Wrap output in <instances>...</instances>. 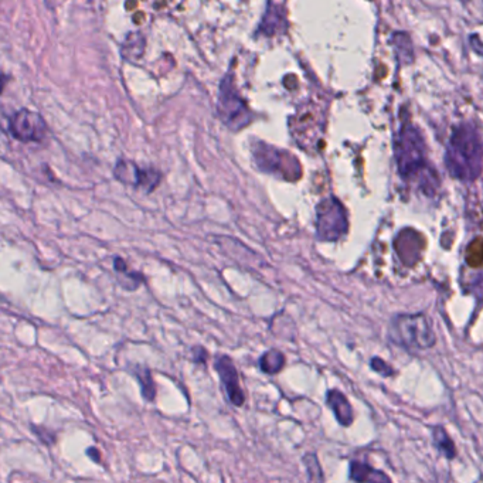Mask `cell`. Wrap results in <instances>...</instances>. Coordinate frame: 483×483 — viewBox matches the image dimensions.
<instances>
[{
    "mask_svg": "<svg viewBox=\"0 0 483 483\" xmlns=\"http://www.w3.org/2000/svg\"><path fill=\"white\" fill-rule=\"evenodd\" d=\"M396 159L403 179L418 183L427 193L437 191L440 177L430 167L427 149L420 131L415 127H404L396 142Z\"/></svg>",
    "mask_w": 483,
    "mask_h": 483,
    "instance_id": "6da1fadb",
    "label": "cell"
},
{
    "mask_svg": "<svg viewBox=\"0 0 483 483\" xmlns=\"http://www.w3.org/2000/svg\"><path fill=\"white\" fill-rule=\"evenodd\" d=\"M448 171L462 181H474L482 169V142L479 131L471 125H460L450 139L447 151Z\"/></svg>",
    "mask_w": 483,
    "mask_h": 483,
    "instance_id": "7a4b0ae2",
    "label": "cell"
},
{
    "mask_svg": "<svg viewBox=\"0 0 483 483\" xmlns=\"http://www.w3.org/2000/svg\"><path fill=\"white\" fill-rule=\"evenodd\" d=\"M388 339L405 350H428L437 344V334L427 314H398L388 326Z\"/></svg>",
    "mask_w": 483,
    "mask_h": 483,
    "instance_id": "3957f363",
    "label": "cell"
},
{
    "mask_svg": "<svg viewBox=\"0 0 483 483\" xmlns=\"http://www.w3.org/2000/svg\"><path fill=\"white\" fill-rule=\"evenodd\" d=\"M218 114L223 122L233 131H240L253 120L245 101L238 95L230 75H227L220 85Z\"/></svg>",
    "mask_w": 483,
    "mask_h": 483,
    "instance_id": "277c9868",
    "label": "cell"
},
{
    "mask_svg": "<svg viewBox=\"0 0 483 483\" xmlns=\"http://www.w3.org/2000/svg\"><path fill=\"white\" fill-rule=\"evenodd\" d=\"M317 234L324 241H334L347 231V216L341 203L329 197L322 200L317 208Z\"/></svg>",
    "mask_w": 483,
    "mask_h": 483,
    "instance_id": "5b68a950",
    "label": "cell"
},
{
    "mask_svg": "<svg viewBox=\"0 0 483 483\" xmlns=\"http://www.w3.org/2000/svg\"><path fill=\"white\" fill-rule=\"evenodd\" d=\"M9 129L20 142H41L47 134V124L40 114L23 108L11 115Z\"/></svg>",
    "mask_w": 483,
    "mask_h": 483,
    "instance_id": "8992f818",
    "label": "cell"
},
{
    "mask_svg": "<svg viewBox=\"0 0 483 483\" xmlns=\"http://www.w3.org/2000/svg\"><path fill=\"white\" fill-rule=\"evenodd\" d=\"M214 370L220 377L221 388L228 403L234 407H243L245 403V393L233 359L227 354H218L214 359Z\"/></svg>",
    "mask_w": 483,
    "mask_h": 483,
    "instance_id": "52a82bcc",
    "label": "cell"
},
{
    "mask_svg": "<svg viewBox=\"0 0 483 483\" xmlns=\"http://www.w3.org/2000/svg\"><path fill=\"white\" fill-rule=\"evenodd\" d=\"M114 176L125 184H131L134 187L144 189L151 193L161 183V174L154 167L141 169L135 161L121 159L114 169Z\"/></svg>",
    "mask_w": 483,
    "mask_h": 483,
    "instance_id": "ba28073f",
    "label": "cell"
},
{
    "mask_svg": "<svg viewBox=\"0 0 483 483\" xmlns=\"http://www.w3.org/2000/svg\"><path fill=\"white\" fill-rule=\"evenodd\" d=\"M326 404L331 410L340 427L349 428L354 423V411L349 398L339 390L330 388L326 393Z\"/></svg>",
    "mask_w": 483,
    "mask_h": 483,
    "instance_id": "9c48e42d",
    "label": "cell"
},
{
    "mask_svg": "<svg viewBox=\"0 0 483 483\" xmlns=\"http://www.w3.org/2000/svg\"><path fill=\"white\" fill-rule=\"evenodd\" d=\"M349 478L354 483H393L384 471L357 460L349 464Z\"/></svg>",
    "mask_w": 483,
    "mask_h": 483,
    "instance_id": "30bf717a",
    "label": "cell"
},
{
    "mask_svg": "<svg viewBox=\"0 0 483 483\" xmlns=\"http://www.w3.org/2000/svg\"><path fill=\"white\" fill-rule=\"evenodd\" d=\"M260 370L268 376L280 374L287 366V356L278 349H270L264 351L258 360Z\"/></svg>",
    "mask_w": 483,
    "mask_h": 483,
    "instance_id": "8fae6325",
    "label": "cell"
},
{
    "mask_svg": "<svg viewBox=\"0 0 483 483\" xmlns=\"http://www.w3.org/2000/svg\"><path fill=\"white\" fill-rule=\"evenodd\" d=\"M432 442H434L435 450L447 460L452 461L458 457L457 445L454 440L451 438V435L448 434V431L442 425L432 427Z\"/></svg>",
    "mask_w": 483,
    "mask_h": 483,
    "instance_id": "7c38bea8",
    "label": "cell"
},
{
    "mask_svg": "<svg viewBox=\"0 0 483 483\" xmlns=\"http://www.w3.org/2000/svg\"><path fill=\"white\" fill-rule=\"evenodd\" d=\"M114 268H115V272L118 275L120 284L127 291H135L142 285V282H144L142 274H139L137 271H131L128 264L122 258L117 257L114 260Z\"/></svg>",
    "mask_w": 483,
    "mask_h": 483,
    "instance_id": "4fadbf2b",
    "label": "cell"
},
{
    "mask_svg": "<svg viewBox=\"0 0 483 483\" xmlns=\"http://www.w3.org/2000/svg\"><path fill=\"white\" fill-rule=\"evenodd\" d=\"M145 51V37L139 31L129 33L121 47V54L125 60L132 61L142 57Z\"/></svg>",
    "mask_w": 483,
    "mask_h": 483,
    "instance_id": "5bb4252c",
    "label": "cell"
},
{
    "mask_svg": "<svg viewBox=\"0 0 483 483\" xmlns=\"http://www.w3.org/2000/svg\"><path fill=\"white\" fill-rule=\"evenodd\" d=\"M134 373H135V376L138 378V383L141 386L142 397L147 401H154L155 397H156V384L154 381L151 370L147 368V367H142V366H137L134 368Z\"/></svg>",
    "mask_w": 483,
    "mask_h": 483,
    "instance_id": "9a60e30c",
    "label": "cell"
},
{
    "mask_svg": "<svg viewBox=\"0 0 483 483\" xmlns=\"http://www.w3.org/2000/svg\"><path fill=\"white\" fill-rule=\"evenodd\" d=\"M370 368L374 373H377L378 376L384 377V378H390V377L396 376L394 367L390 363H387L384 359L378 357V356H374V357L370 359Z\"/></svg>",
    "mask_w": 483,
    "mask_h": 483,
    "instance_id": "2e32d148",
    "label": "cell"
},
{
    "mask_svg": "<svg viewBox=\"0 0 483 483\" xmlns=\"http://www.w3.org/2000/svg\"><path fill=\"white\" fill-rule=\"evenodd\" d=\"M191 360L196 364H206L208 360V351L203 346H194L191 349Z\"/></svg>",
    "mask_w": 483,
    "mask_h": 483,
    "instance_id": "e0dca14e",
    "label": "cell"
},
{
    "mask_svg": "<svg viewBox=\"0 0 483 483\" xmlns=\"http://www.w3.org/2000/svg\"><path fill=\"white\" fill-rule=\"evenodd\" d=\"M87 455H88L90 458H92L95 462H100V460H101V454H100V451H98L95 447L88 448V450H87Z\"/></svg>",
    "mask_w": 483,
    "mask_h": 483,
    "instance_id": "ac0fdd59",
    "label": "cell"
},
{
    "mask_svg": "<svg viewBox=\"0 0 483 483\" xmlns=\"http://www.w3.org/2000/svg\"><path fill=\"white\" fill-rule=\"evenodd\" d=\"M6 81H7V77L3 75V74H0V94H1V91H3V88H4Z\"/></svg>",
    "mask_w": 483,
    "mask_h": 483,
    "instance_id": "d6986e66",
    "label": "cell"
}]
</instances>
